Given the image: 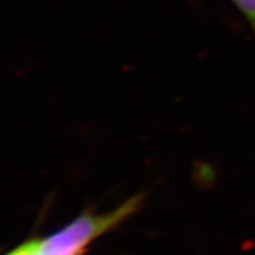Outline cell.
<instances>
[{
	"label": "cell",
	"mask_w": 255,
	"mask_h": 255,
	"mask_svg": "<svg viewBox=\"0 0 255 255\" xmlns=\"http://www.w3.org/2000/svg\"><path fill=\"white\" fill-rule=\"evenodd\" d=\"M142 197L135 196L113 212L105 214H83L44 239L41 247L69 255H84L87 247L102 235L119 226L141 207Z\"/></svg>",
	"instance_id": "obj_1"
},
{
	"label": "cell",
	"mask_w": 255,
	"mask_h": 255,
	"mask_svg": "<svg viewBox=\"0 0 255 255\" xmlns=\"http://www.w3.org/2000/svg\"><path fill=\"white\" fill-rule=\"evenodd\" d=\"M234 2L246 14L248 20L255 28V0H234Z\"/></svg>",
	"instance_id": "obj_2"
}]
</instances>
